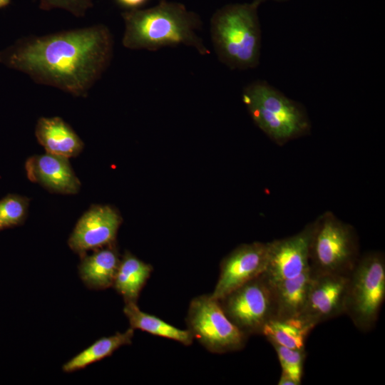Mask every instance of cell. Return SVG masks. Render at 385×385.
Instances as JSON below:
<instances>
[{
	"label": "cell",
	"instance_id": "cell-12",
	"mask_svg": "<svg viewBox=\"0 0 385 385\" xmlns=\"http://www.w3.org/2000/svg\"><path fill=\"white\" fill-rule=\"evenodd\" d=\"M121 221L112 207L93 205L78 220L68 244L81 257L88 251L114 245Z\"/></svg>",
	"mask_w": 385,
	"mask_h": 385
},
{
	"label": "cell",
	"instance_id": "cell-17",
	"mask_svg": "<svg viewBox=\"0 0 385 385\" xmlns=\"http://www.w3.org/2000/svg\"><path fill=\"white\" fill-rule=\"evenodd\" d=\"M153 267L125 252L120 258L113 287L125 303H137L140 294L150 277Z\"/></svg>",
	"mask_w": 385,
	"mask_h": 385
},
{
	"label": "cell",
	"instance_id": "cell-11",
	"mask_svg": "<svg viewBox=\"0 0 385 385\" xmlns=\"http://www.w3.org/2000/svg\"><path fill=\"white\" fill-rule=\"evenodd\" d=\"M314 221L288 237L268 242L265 274L271 282L298 277L309 269V250Z\"/></svg>",
	"mask_w": 385,
	"mask_h": 385
},
{
	"label": "cell",
	"instance_id": "cell-1",
	"mask_svg": "<svg viewBox=\"0 0 385 385\" xmlns=\"http://www.w3.org/2000/svg\"><path fill=\"white\" fill-rule=\"evenodd\" d=\"M114 40L103 24L19 38L0 51V63L35 83L86 97L112 61Z\"/></svg>",
	"mask_w": 385,
	"mask_h": 385
},
{
	"label": "cell",
	"instance_id": "cell-22",
	"mask_svg": "<svg viewBox=\"0 0 385 385\" xmlns=\"http://www.w3.org/2000/svg\"><path fill=\"white\" fill-rule=\"evenodd\" d=\"M275 349L283 373L289 376L297 384H302L303 364L306 357L305 349H294L270 343Z\"/></svg>",
	"mask_w": 385,
	"mask_h": 385
},
{
	"label": "cell",
	"instance_id": "cell-26",
	"mask_svg": "<svg viewBox=\"0 0 385 385\" xmlns=\"http://www.w3.org/2000/svg\"><path fill=\"white\" fill-rule=\"evenodd\" d=\"M11 3V0H0V9L6 7Z\"/></svg>",
	"mask_w": 385,
	"mask_h": 385
},
{
	"label": "cell",
	"instance_id": "cell-5",
	"mask_svg": "<svg viewBox=\"0 0 385 385\" xmlns=\"http://www.w3.org/2000/svg\"><path fill=\"white\" fill-rule=\"evenodd\" d=\"M359 257V240L353 226L330 211L314 221L309 250L312 274H349Z\"/></svg>",
	"mask_w": 385,
	"mask_h": 385
},
{
	"label": "cell",
	"instance_id": "cell-27",
	"mask_svg": "<svg viewBox=\"0 0 385 385\" xmlns=\"http://www.w3.org/2000/svg\"><path fill=\"white\" fill-rule=\"evenodd\" d=\"M266 1H267V0H253V1L257 3L258 4H260L261 3L265 2ZM272 1H287V0H272Z\"/></svg>",
	"mask_w": 385,
	"mask_h": 385
},
{
	"label": "cell",
	"instance_id": "cell-24",
	"mask_svg": "<svg viewBox=\"0 0 385 385\" xmlns=\"http://www.w3.org/2000/svg\"><path fill=\"white\" fill-rule=\"evenodd\" d=\"M120 7L127 11L139 9L143 6L148 0H114Z\"/></svg>",
	"mask_w": 385,
	"mask_h": 385
},
{
	"label": "cell",
	"instance_id": "cell-15",
	"mask_svg": "<svg viewBox=\"0 0 385 385\" xmlns=\"http://www.w3.org/2000/svg\"><path fill=\"white\" fill-rule=\"evenodd\" d=\"M311 277L309 269L294 278L270 280L272 286L273 319L288 321L299 318L305 305Z\"/></svg>",
	"mask_w": 385,
	"mask_h": 385
},
{
	"label": "cell",
	"instance_id": "cell-4",
	"mask_svg": "<svg viewBox=\"0 0 385 385\" xmlns=\"http://www.w3.org/2000/svg\"><path fill=\"white\" fill-rule=\"evenodd\" d=\"M242 99L255 124L278 145L307 135L311 130L304 107L265 81L247 84Z\"/></svg>",
	"mask_w": 385,
	"mask_h": 385
},
{
	"label": "cell",
	"instance_id": "cell-23",
	"mask_svg": "<svg viewBox=\"0 0 385 385\" xmlns=\"http://www.w3.org/2000/svg\"><path fill=\"white\" fill-rule=\"evenodd\" d=\"M93 6L92 0H40L39 4V8L42 10L62 9L76 17L84 16L86 11Z\"/></svg>",
	"mask_w": 385,
	"mask_h": 385
},
{
	"label": "cell",
	"instance_id": "cell-21",
	"mask_svg": "<svg viewBox=\"0 0 385 385\" xmlns=\"http://www.w3.org/2000/svg\"><path fill=\"white\" fill-rule=\"evenodd\" d=\"M29 199L8 194L0 200V230L21 225L26 218Z\"/></svg>",
	"mask_w": 385,
	"mask_h": 385
},
{
	"label": "cell",
	"instance_id": "cell-20",
	"mask_svg": "<svg viewBox=\"0 0 385 385\" xmlns=\"http://www.w3.org/2000/svg\"><path fill=\"white\" fill-rule=\"evenodd\" d=\"M311 330L312 329L298 319H272L265 324L262 335L265 336L270 343L274 342L294 349H305V339Z\"/></svg>",
	"mask_w": 385,
	"mask_h": 385
},
{
	"label": "cell",
	"instance_id": "cell-18",
	"mask_svg": "<svg viewBox=\"0 0 385 385\" xmlns=\"http://www.w3.org/2000/svg\"><path fill=\"white\" fill-rule=\"evenodd\" d=\"M123 313L127 317L130 327L148 332L155 336L178 342L185 346H190L194 340L188 329H180L167 323L160 318L144 312L137 303H125Z\"/></svg>",
	"mask_w": 385,
	"mask_h": 385
},
{
	"label": "cell",
	"instance_id": "cell-6",
	"mask_svg": "<svg viewBox=\"0 0 385 385\" xmlns=\"http://www.w3.org/2000/svg\"><path fill=\"white\" fill-rule=\"evenodd\" d=\"M385 298V257L369 252L357 260L349 273L344 314L361 332L374 327Z\"/></svg>",
	"mask_w": 385,
	"mask_h": 385
},
{
	"label": "cell",
	"instance_id": "cell-25",
	"mask_svg": "<svg viewBox=\"0 0 385 385\" xmlns=\"http://www.w3.org/2000/svg\"><path fill=\"white\" fill-rule=\"evenodd\" d=\"M278 385H297L296 382L287 374L282 372Z\"/></svg>",
	"mask_w": 385,
	"mask_h": 385
},
{
	"label": "cell",
	"instance_id": "cell-19",
	"mask_svg": "<svg viewBox=\"0 0 385 385\" xmlns=\"http://www.w3.org/2000/svg\"><path fill=\"white\" fill-rule=\"evenodd\" d=\"M133 336L134 329L130 327L124 332H116L112 336L99 339L65 363L62 370L66 373L79 371L110 356L120 347L130 344Z\"/></svg>",
	"mask_w": 385,
	"mask_h": 385
},
{
	"label": "cell",
	"instance_id": "cell-13",
	"mask_svg": "<svg viewBox=\"0 0 385 385\" xmlns=\"http://www.w3.org/2000/svg\"><path fill=\"white\" fill-rule=\"evenodd\" d=\"M28 178L48 190L62 194H76L81 183L68 158L46 153L29 158L25 163Z\"/></svg>",
	"mask_w": 385,
	"mask_h": 385
},
{
	"label": "cell",
	"instance_id": "cell-10",
	"mask_svg": "<svg viewBox=\"0 0 385 385\" xmlns=\"http://www.w3.org/2000/svg\"><path fill=\"white\" fill-rule=\"evenodd\" d=\"M307 300L297 319L313 329L319 323L344 314L349 274H312Z\"/></svg>",
	"mask_w": 385,
	"mask_h": 385
},
{
	"label": "cell",
	"instance_id": "cell-3",
	"mask_svg": "<svg viewBox=\"0 0 385 385\" xmlns=\"http://www.w3.org/2000/svg\"><path fill=\"white\" fill-rule=\"evenodd\" d=\"M259 5L253 1L227 4L211 18L214 49L219 60L230 69H252L260 63L262 31Z\"/></svg>",
	"mask_w": 385,
	"mask_h": 385
},
{
	"label": "cell",
	"instance_id": "cell-2",
	"mask_svg": "<svg viewBox=\"0 0 385 385\" xmlns=\"http://www.w3.org/2000/svg\"><path fill=\"white\" fill-rule=\"evenodd\" d=\"M121 15L125 23L122 44L128 49L154 51L184 45L201 55L210 53L197 34L202 26L199 15L183 4L160 0L151 8L125 11Z\"/></svg>",
	"mask_w": 385,
	"mask_h": 385
},
{
	"label": "cell",
	"instance_id": "cell-7",
	"mask_svg": "<svg viewBox=\"0 0 385 385\" xmlns=\"http://www.w3.org/2000/svg\"><path fill=\"white\" fill-rule=\"evenodd\" d=\"M188 330L208 351L225 354L243 349L247 338L226 316L210 294L193 298L186 318Z\"/></svg>",
	"mask_w": 385,
	"mask_h": 385
},
{
	"label": "cell",
	"instance_id": "cell-9",
	"mask_svg": "<svg viewBox=\"0 0 385 385\" xmlns=\"http://www.w3.org/2000/svg\"><path fill=\"white\" fill-rule=\"evenodd\" d=\"M267 260L268 242H254L237 247L222 260L211 296L219 299L265 272Z\"/></svg>",
	"mask_w": 385,
	"mask_h": 385
},
{
	"label": "cell",
	"instance_id": "cell-16",
	"mask_svg": "<svg viewBox=\"0 0 385 385\" xmlns=\"http://www.w3.org/2000/svg\"><path fill=\"white\" fill-rule=\"evenodd\" d=\"M120 257L115 244L98 250L81 257L79 276L91 289L103 290L113 287Z\"/></svg>",
	"mask_w": 385,
	"mask_h": 385
},
{
	"label": "cell",
	"instance_id": "cell-14",
	"mask_svg": "<svg viewBox=\"0 0 385 385\" xmlns=\"http://www.w3.org/2000/svg\"><path fill=\"white\" fill-rule=\"evenodd\" d=\"M35 135L46 153L67 158L78 155L84 146L74 130L58 116L38 118Z\"/></svg>",
	"mask_w": 385,
	"mask_h": 385
},
{
	"label": "cell",
	"instance_id": "cell-8",
	"mask_svg": "<svg viewBox=\"0 0 385 385\" xmlns=\"http://www.w3.org/2000/svg\"><path fill=\"white\" fill-rule=\"evenodd\" d=\"M217 300L228 319L248 337L262 334L274 317L272 286L265 272Z\"/></svg>",
	"mask_w": 385,
	"mask_h": 385
}]
</instances>
